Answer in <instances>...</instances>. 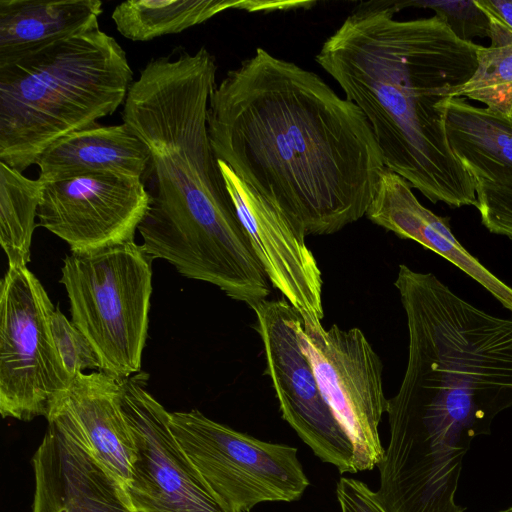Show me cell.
Wrapping results in <instances>:
<instances>
[{"label":"cell","mask_w":512,"mask_h":512,"mask_svg":"<svg viewBox=\"0 0 512 512\" xmlns=\"http://www.w3.org/2000/svg\"><path fill=\"white\" fill-rule=\"evenodd\" d=\"M207 126L217 160L307 235L366 215L386 169L356 104L260 47L215 85Z\"/></svg>","instance_id":"1"},{"label":"cell","mask_w":512,"mask_h":512,"mask_svg":"<svg viewBox=\"0 0 512 512\" xmlns=\"http://www.w3.org/2000/svg\"><path fill=\"white\" fill-rule=\"evenodd\" d=\"M215 57L176 48L150 59L126 96L122 120L148 147L154 188L138 227L151 259L217 286L247 305L271 292L211 146L207 112Z\"/></svg>","instance_id":"2"},{"label":"cell","mask_w":512,"mask_h":512,"mask_svg":"<svg viewBox=\"0 0 512 512\" xmlns=\"http://www.w3.org/2000/svg\"><path fill=\"white\" fill-rule=\"evenodd\" d=\"M395 1L362 2L322 44L317 63L356 104L385 168L433 203L473 205L475 182L446 134L450 93L477 67L478 44L437 15L397 20Z\"/></svg>","instance_id":"3"},{"label":"cell","mask_w":512,"mask_h":512,"mask_svg":"<svg viewBox=\"0 0 512 512\" xmlns=\"http://www.w3.org/2000/svg\"><path fill=\"white\" fill-rule=\"evenodd\" d=\"M395 286L407 318L406 371L388 421L443 423L475 437L512 406V320L490 315L432 273L400 265Z\"/></svg>","instance_id":"4"},{"label":"cell","mask_w":512,"mask_h":512,"mask_svg":"<svg viewBox=\"0 0 512 512\" xmlns=\"http://www.w3.org/2000/svg\"><path fill=\"white\" fill-rule=\"evenodd\" d=\"M132 83L126 52L99 26L0 65V162L23 172L113 114Z\"/></svg>","instance_id":"5"},{"label":"cell","mask_w":512,"mask_h":512,"mask_svg":"<svg viewBox=\"0 0 512 512\" xmlns=\"http://www.w3.org/2000/svg\"><path fill=\"white\" fill-rule=\"evenodd\" d=\"M151 257L134 241L66 256L60 282L72 322L116 379L140 371L152 295Z\"/></svg>","instance_id":"6"},{"label":"cell","mask_w":512,"mask_h":512,"mask_svg":"<svg viewBox=\"0 0 512 512\" xmlns=\"http://www.w3.org/2000/svg\"><path fill=\"white\" fill-rule=\"evenodd\" d=\"M169 427L210 489L238 512L299 500L309 486L295 447L236 431L198 410L170 412Z\"/></svg>","instance_id":"7"},{"label":"cell","mask_w":512,"mask_h":512,"mask_svg":"<svg viewBox=\"0 0 512 512\" xmlns=\"http://www.w3.org/2000/svg\"><path fill=\"white\" fill-rule=\"evenodd\" d=\"M55 310L27 266L9 267L0 286V413L31 421L49 415L72 378L51 328Z\"/></svg>","instance_id":"8"},{"label":"cell","mask_w":512,"mask_h":512,"mask_svg":"<svg viewBox=\"0 0 512 512\" xmlns=\"http://www.w3.org/2000/svg\"><path fill=\"white\" fill-rule=\"evenodd\" d=\"M300 345L319 388L350 436L358 472L372 470L384 456L378 427L386 412L382 362L359 328L325 329L321 320L300 315Z\"/></svg>","instance_id":"9"},{"label":"cell","mask_w":512,"mask_h":512,"mask_svg":"<svg viewBox=\"0 0 512 512\" xmlns=\"http://www.w3.org/2000/svg\"><path fill=\"white\" fill-rule=\"evenodd\" d=\"M145 375L120 379L119 402L134 443L125 487L135 512H238L207 485L170 427L168 412L146 389Z\"/></svg>","instance_id":"10"},{"label":"cell","mask_w":512,"mask_h":512,"mask_svg":"<svg viewBox=\"0 0 512 512\" xmlns=\"http://www.w3.org/2000/svg\"><path fill=\"white\" fill-rule=\"evenodd\" d=\"M283 419L323 462L340 473H357L354 444L326 402L300 345L302 321L286 299L251 308Z\"/></svg>","instance_id":"11"},{"label":"cell","mask_w":512,"mask_h":512,"mask_svg":"<svg viewBox=\"0 0 512 512\" xmlns=\"http://www.w3.org/2000/svg\"><path fill=\"white\" fill-rule=\"evenodd\" d=\"M150 203L142 178L87 173L44 183L39 225L73 253L134 241Z\"/></svg>","instance_id":"12"},{"label":"cell","mask_w":512,"mask_h":512,"mask_svg":"<svg viewBox=\"0 0 512 512\" xmlns=\"http://www.w3.org/2000/svg\"><path fill=\"white\" fill-rule=\"evenodd\" d=\"M226 189L251 245L273 287L299 315L322 320V277L305 242L303 226L265 199L223 161Z\"/></svg>","instance_id":"13"},{"label":"cell","mask_w":512,"mask_h":512,"mask_svg":"<svg viewBox=\"0 0 512 512\" xmlns=\"http://www.w3.org/2000/svg\"><path fill=\"white\" fill-rule=\"evenodd\" d=\"M32 466V512H135L122 482L55 423L48 422Z\"/></svg>","instance_id":"14"},{"label":"cell","mask_w":512,"mask_h":512,"mask_svg":"<svg viewBox=\"0 0 512 512\" xmlns=\"http://www.w3.org/2000/svg\"><path fill=\"white\" fill-rule=\"evenodd\" d=\"M119 392V379L102 371L79 373L46 419L79 438L126 487L134 443Z\"/></svg>","instance_id":"15"},{"label":"cell","mask_w":512,"mask_h":512,"mask_svg":"<svg viewBox=\"0 0 512 512\" xmlns=\"http://www.w3.org/2000/svg\"><path fill=\"white\" fill-rule=\"evenodd\" d=\"M366 216L398 237L414 240L439 254L481 284L512 312V288L460 244L448 219L424 207L401 176L385 169Z\"/></svg>","instance_id":"16"},{"label":"cell","mask_w":512,"mask_h":512,"mask_svg":"<svg viewBox=\"0 0 512 512\" xmlns=\"http://www.w3.org/2000/svg\"><path fill=\"white\" fill-rule=\"evenodd\" d=\"M150 163L148 147L123 122L75 131L49 148L36 165L38 179L49 183L87 173L142 178Z\"/></svg>","instance_id":"17"},{"label":"cell","mask_w":512,"mask_h":512,"mask_svg":"<svg viewBox=\"0 0 512 512\" xmlns=\"http://www.w3.org/2000/svg\"><path fill=\"white\" fill-rule=\"evenodd\" d=\"M100 0H0V65L99 26Z\"/></svg>","instance_id":"18"},{"label":"cell","mask_w":512,"mask_h":512,"mask_svg":"<svg viewBox=\"0 0 512 512\" xmlns=\"http://www.w3.org/2000/svg\"><path fill=\"white\" fill-rule=\"evenodd\" d=\"M445 126L453 154L475 185L512 190V116L454 97L446 105Z\"/></svg>","instance_id":"19"},{"label":"cell","mask_w":512,"mask_h":512,"mask_svg":"<svg viewBox=\"0 0 512 512\" xmlns=\"http://www.w3.org/2000/svg\"><path fill=\"white\" fill-rule=\"evenodd\" d=\"M228 9L256 10V1L128 0L118 4L111 18L118 32L132 41L180 33Z\"/></svg>","instance_id":"20"},{"label":"cell","mask_w":512,"mask_h":512,"mask_svg":"<svg viewBox=\"0 0 512 512\" xmlns=\"http://www.w3.org/2000/svg\"><path fill=\"white\" fill-rule=\"evenodd\" d=\"M44 183L0 162V244L8 266H27Z\"/></svg>","instance_id":"21"},{"label":"cell","mask_w":512,"mask_h":512,"mask_svg":"<svg viewBox=\"0 0 512 512\" xmlns=\"http://www.w3.org/2000/svg\"><path fill=\"white\" fill-rule=\"evenodd\" d=\"M489 46L478 45L472 76L450 93L479 101L488 109L512 116V29L490 16Z\"/></svg>","instance_id":"22"},{"label":"cell","mask_w":512,"mask_h":512,"mask_svg":"<svg viewBox=\"0 0 512 512\" xmlns=\"http://www.w3.org/2000/svg\"><path fill=\"white\" fill-rule=\"evenodd\" d=\"M398 10L405 7L429 8L442 18L459 39L472 42L474 37L490 36V17L475 0L471 1H400Z\"/></svg>","instance_id":"23"},{"label":"cell","mask_w":512,"mask_h":512,"mask_svg":"<svg viewBox=\"0 0 512 512\" xmlns=\"http://www.w3.org/2000/svg\"><path fill=\"white\" fill-rule=\"evenodd\" d=\"M51 328L59 357L72 379L87 369H100L98 356L86 336L59 308L52 314Z\"/></svg>","instance_id":"24"},{"label":"cell","mask_w":512,"mask_h":512,"mask_svg":"<svg viewBox=\"0 0 512 512\" xmlns=\"http://www.w3.org/2000/svg\"><path fill=\"white\" fill-rule=\"evenodd\" d=\"M482 224L491 232L512 239V190L475 185Z\"/></svg>","instance_id":"25"},{"label":"cell","mask_w":512,"mask_h":512,"mask_svg":"<svg viewBox=\"0 0 512 512\" xmlns=\"http://www.w3.org/2000/svg\"><path fill=\"white\" fill-rule=\"evenodd\" d=\"M336 497L341 512H386L375 491L360 480L342 477L337 482Z\"/></svg>","instance_id":"26"},{"label":"cell","mask_w":512,"mask_h":512,"mask_svg":"<svg viewBox=\"0 0 512 512\" xmlns=\"http://www.w3.org/2000/svg\"><path fill=\"white\" fill-rule=\"evenodd\" d=\"M475 3L512 29V0H475Z\"/></svg>","instance_id":"27"},{"label":"cell","mask_w":512,"mask_h":512,"mask_svg":"<svg viewBox=\"0 0 512 512\" xmlns=\"http://www.w3.org/2000/svg\"><path fill=\"white\" fill-rule=\"evenodd\" d=\"M498 512H512V505Z\"/></svg>","instance_id":"28"}]
</instances>
